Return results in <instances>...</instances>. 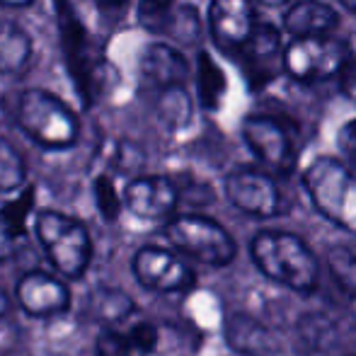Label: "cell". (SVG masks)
<instances>
[{
    "mask_svg": "<svg viewBox=\"0 0 356 356\" xmlns=\"http://www.w3.org/2000/svg\"><path fill=\"white\" fill-rule=\"evenodd\" d=\"M58 24V44H61L63 66L71 80L75 95L85 109H92L102 97L112 92L117 83V68L99 51L92 32L78 15L73 0H51Z\"/></svg>",
    "mask_w": 356,
    "mask_h": 356,
    "instance_id": "1",
    "label": "cell"
},
{
    "mask_svg": "<svg viewBox=\"0 0 356 356\" xmlns=\"http://www.w3.org/2000/svg\"><path fill=\"white\" fill-rule=\"evenodd\" d=\"M257 272L293 293H313L320 286V259L303 238L289 230H259L250 243Z\"/></svg>",
    "mask_w": 356,
    "mask_h": 356,
    "instance_id": "2",
    "label": "cell"
},
{
    "mask_svg": "<svg viewBox=\"0 0 356 356\" xmlns=\"http://www.w3.org/2000/svg\"><path fill=\"white\" fill-rule=\"evenodd\" d=\"M15 127L44 150H68L80 141V114L47 88H22L13 99Z\"/></svg>",
    "mask_w": 356,
    "mask_h": 356,
    "instance_id": "3",
    "label": "cell"
},
{
    "mask_svg": "<svg viewBox=\"0 0 356 356\" xmlns=\"http://www.w3.org/2000/svg\"><path fill=\"white\" fill-rule=\"evenodd\" d=\"M34 233L61 277L73 282L85 277L92 262V240L85 223L54 209H44L34 218Z\"/></svg>",
    "mask_w": 356,
    "mask_h": 356,
    "instance_id": "4",
    "label": "cell"
},
{
    "mask_svg": "<svg viewBox=\"0 0 356 356\" xmlns=\"http://www.w3.org/2000/svg\"><path fill=\"white\" fill-rule=\"evenodd\" d=\"M243 141L269 175H289L300 158V129L279 112H254L243 119Z\"/></svg>",
    "mask_w": 356,
    "mask_h": 356,
    "instance_id": "5",
    "label": "cell"
},
{
    "mask_svg": "<svg viewBox=\"0 0 356 356\" xmlns=\"http://www.w3.org/2000/svg\"><path fill=\"white\" fill-rule=\"evenodd\" d=\"M165 238L177 254H187L209 267H228L238 257L233 235L204 213H175L165 223Z\"/></svg>",
    "mask_w": 356,
    "mask_h": 356,
    "instance_id": "6",
    "label": "cell"
},
{
    "mask_svg": "<svg viewBox=\"0 0 356 356\" xmlns=\"http://www.w3.org/2000/svg\"><path fill=\"white\" fill-rule=\"evenodd\" d=\"M349 58H352L349 44L334 34L291 39L284 47V71L296 83H320L342 73Z\"/></svg>",
    "mask_w": 356,
    "mask_h": 356,
    "instance_id": "7",
    "label": "cell"
},
{
    "mask_svg": "<svg viewBox=\"0 0 356 356\" xmlns=\"http://www.w3.org/2000/svg\"><path fill=\"white\" fill-rule=\"evenodd\" d=\"M303 187L318 213L332 223L347 225V207L356 187V177L344 160L330 155L315 158L303 172Z\"/></svg>",
    "mask_w": 356,
    "mask_h": 356,
    "instance_id": "8",
    "label": "cell"
},
{
    "mask_svg": "<svg viewBox=\"0 0 356 356\" xmlns=\"http://www.w3.org/2000/svg\"><path fill=\"white\" fill-rule=\"evenodd\" d=\"M225 199L252 218H277L289 211V202L274 175L257 168H235L223 179Z\"/></svg>",
    "mask_w": 356,
    "mask_h": 356,
    "instance_id": "9",
    "label": "cell"
},
{
    "mask_svg": "<svg viewBox=\"0 0 356 356\" xmlns=\"http://www.w3.org/2000/svg\"><path fill=\"white\" fill-rule=\"evenodd\" d=\"M136 282L155 293H187L197 286V272L175 250L145 245L131 259Z\"/></svg>",
    "mask_w": 356,
    "mask_h": 356,
    "instance_id": "10",
    "label": "cell"
},
{
    "mask_svg": "<svg viewBox=\"0 0 356 356\" xmlns=\"http://www.w3.org/2000/svg\"><path fill=\"white\" fill-rule=\"evenodd\" d=\"M245 80L252 90H262L284 73V39L274 24L257 22L250 39L235 54Z\"/></svg>",
    "mask_w": 356,
    "mask_h": 356,
    "instance_id": "11",
    "label": "cell"
},
{
    "mask_svg": "<svg viewBox=\"0 0 356 356\" xmlns=\"http://www.w3.org/2000/svg\"><path fill=\"white\" fill-rule=\"evenodd\" d=\"M122 204L141 220H170L179 207L177 184L168 175H141L124 187Z\"/></svg>",
    "mask_w": 356,
    "mask_h": 356,
    "instance_id": "12",
    "label": "cell"
},
{
    "mask_svg": "<svg viewBox=\"0 0 356 356\" xmlns=\"http://www.w3.org/2000/svg\"><path fill=\"white\" fill-rule=\"evenodd\" d=\"M254 24V8L250 0H211L207 13V27L213 44L223 54H235L250 39Z\"/></svg>",
    "mask_w": 356,
    "mask_h": 356,
    "instance_id": "13",
    "label": "cell"
},
{
    "mask_svg": "<svg viewBox=\"0 0 356 356\" xmlns=\"http://www.w3.org/2000/svg\"><path fill=\"white\" fill-rule=\"evenodd\" d=\"M15 296H17L19 308L29 318L37 320L56 318V315H63L71 310V291H68L66 282L42 272V269L24 274L17 282Z\"/></svg>",
    "mask_w": 356,
    "mask_h": 356,
    "instance_id": "14",
    "label": "cell"
},
{
    "mask_svg": "<svg viewBox=\"0 0 356 356\" xmlns=\"http://www.w3.org/2000/svg\"><path fill=\"white\" fill-rule=\"evenodd\" d=\"M172 85H189V61L182 49L168 42H153L143 49L138 58V90L172 88Z\"/></svg>",
    "mask_w": 356,
    "mask_h": 356,
    "instance_id": "15",
    "label": "cell"
},
{
    "mask_svg": "<svg viewBox=\"0 0 356 356\" xmlns=\"http://www.w3.org/2000/svg\"><path fill=\"white\" fill-rule=\"evenodd\" d=\"M225 342L238 356H279L282 344L264 323L248 313H233L223 323Z\"/></svg>",
    "mask_w": 356,
    "mask_h": 356,
    "instance_id": "16",
    "label": "cell"
},
{
    "mask_svg": "<svg viewBox=\"0 0 356 356\" xmlns=\"http://www.w3.org/2000/svg\"><path fill=\"white\" fill-rule=\"evenodd\" d=\"M337 27V10L325 0H298L284 13V32L291 39L330 37Z\"/></svg>",
    "mask_w": 356,
    "mask_h": 356,
    "instance_id": "17",
    "label": "cell"
},
{
    "mask_svg": "<svg viewBox=\"0 0 356 356\" xmlns=\"http://www.w3.org/2000/svg\"><path fill=\"white\" fill-rule=\"evenodd\" d=\"M37 49L24 24L0 17V78H22L32 68Z\"/></svg>",
    "mask_w": 356,
    "mask_h": 356,
    "instance_id": "18",
    "label": "cell"
},
{
    "mask_svg": "<svg viewBox=\"0 0 356 356\" xmlns=\"http://www.w3.org/2000/svg\"><path fill=\"white\" fill-rule=\"evenodd\" d=\"M150 102L153 112L158 114V122L168 131H182L192 124L194 117V97L189 92V85H172V88L143 92Z\"/></svg>",
    "mask_w": 356,
    "mask_h": 356,
    "instance_id": "19",
    "label": "cell"
},
{
    "mask_svg": "<svg viewBox=\"0 0 356 356\" xmlns=\"http://www.w3.org/2000/svg\"><path fill=\"white\" fill-rule=\"evenodd\" d=\"M194 88H197V102L204 112H216L223 102V95L228 90L223 68L216 63L209 51L197 54V68H194Z\"/></svg>",
    "mask_w": 356,
    "mask_h": 356,
    "instance_id": "20",
    "label": "cell"
},
{
    "mask_svg": "<svg viewBox=\"0 0 356 356\" xmlns=\"http://www.w3.org/2000/svg\"><path fill=\"white\" fill-rule=\"evenodd\" d=\"M163 37H168V44H177L179 47H197L202 42V34H204V22H202V15L194 5L189 3H179L175 8V13L170 15L168 24H165Z\"/></svg>",
    "mask_w": 356,
    "mask_h": 356,
    "instance_id": "21",
    "label": "cell"
},
{
    "mask_svg": "<svg viewBox=\"0 0 356 356\" xmlns=\"http://www.w3.org/2000/svg\"><path fill=\"white\" fill-rule=\"evenodd\" d=\"M27 184V163L22 150L0 134V194L19 192Z\"/></svg>",
    "mask_w": 356,
    "mask_h": 356,
    "instance_id": "22",
    "label": "cell"
},
{
    "mask_svg": "<svg viewBox=\"0 0 356 356\" xmlns=\"http://www.w3.org/2000/svg\"><path fill=\"white\" fill-rule=\"evenodd\" d=\"M327 269L332 274L334 284L349 296L356 298V248H330L327 252Z\"/></svg>",
    "mask_w": 356,
    "mask_h": 356,
    "instance_id": "23",
    "label": "cell"
},
{
    "mask_svg": "<svg viewBox=\"0 0 356 356\" xmlns=\"http://www.w3.org/2000/svg\"><path fill=\"white\" fill-rule=\"evenodd\" d=\"M32 209H34V187L32 184H24V187L19 189V197L0 209V220H3L13 233L27 238V218H29V213H32Z\"/></svg>",
    "mask_w": 356,
    "mask_h": 356,
    "instance_id": "24",
    "label": "cell"
},
{
    "mask_svg": "<svg viewBox=\"0 0 356 356\" xmlns=\"http://www.w3.org/2000/svg\"><path fill=\"white\" fill-rule=\"evenodd\" d=\"M177 5H179V0H138L136 19L143 29H148V32H153V34H160Z\"/></svg>",
    "mask_w": 356,
    "mask_h": 356,
    "instance_id": "25",
    "label": "cell"
},
{
    "mask_svg": "<svg viewBox=\"0 0 356 356\" xmlns=\"http://www.w3.org/2000/svg\"><path fill=\"white\" fill-rule=\"evenodd\" d=\"M95 204H97L99 213L104 216V220H117L119 213H122L124 204H122V197H119V189L117 184L112 182V177L107 175H99L95 179Z\"/></svg>",
    "mask_w": 356,
    "mask_h": 356,
    "instance_id": "26",
    "label": "cell"
},
{
    "mask_svg": "<svg viewBox=\"0 0 356 356\" xmlns=\"http://www.w3.org/2000/svg\"><path fill=\"white\" fill-rule=\"evenodd\" d=\"M95 303H97L99 318L109 320V323L124 320L134 313V300L127 293H122V291H97Z\"/></svg>",
    "mask_w": 356,
    "mask_h": 356,
    "instance_id": "27",
    "label": "cell"
},
{
    "mask_svg": "<svg viewBox=\"0 0 356 356\" xmlns=\"http://www.w3.org/2000/svg\"><path fill=\"white\" fill-rule=\"evenodd\" d=\"M129 337V344H131L134 352L138 354H150L155 347H158V327H155L153 323H148V320H141V323H136L131 330L127 332Z\"/></svg>",
    "mask_w": 356,
    "mask_h": 356,
    "instance_id": "28",
    "label": "cell"
},
{
    "mask_svg": "<svg viewBox=\"0 0 356 356\" xmlns=\"http://www.w3.org/2000/svg\"><path fill=\"white\" fill-rule=\"evenodd\" d=\"M134 349L129 344V337L117 330H107L95 342V356H131Z\"/></svg>",
    "mask_w": 356,
    "mask_h": 356,
    "instance_id": "29",
    "label": "cell"
},
{
    "mask_svg": "<svg viewBox=\"0 0 356 356\" xmlns=\"http://www.w3.org/2000/svg\"><path fill=\"white\" fill-rule=\"evenodd\" d=\"M337 143H339V150H342V158L347 160V165L356 170V119L344 124L337 136Z\"/></svg>",
    "mask_w": 356,
    "mask_h": 356,
    "instance_id": "30",
    "label": "cell"
},
{
    "mask_svg": "<svg viewBox=\"0 0 356 356\" xmlns=\"http://www.w3.org/2000/svg\"><path fill=\"white\" fill-rule=\"evenodd\" d=\"M97 15H102V19L107 22H117L124 17V10H127L129 0H92Z\"/></svg>",
    "mask_w": 356,
    "mask_h": 356,
    "instance_id": "31",
    "label": "cell"
},
{
    "mask_svg": "<svg viewBox=\"0 0 356 356\" xmlns=\"http://www.w3.org/2000/svg\"><path fill=\"white\" fill-rule=\"evenodd\" d=\"M22 243H24L22 235L13 233V230L0 220V259H10L15 252H17V248Z\"/></svg>",
    "mask_w": 356,
    "mask_h": 356,
    "instance_id": "32",
    "label": "cell"
},
{
    "mask_svg": "<svg viewBox=\"0 0 356 356\" xmlns=\"http://www.w3.org/2000/svg\"><path fill=\"white\" fill-rule=\"evenodd\" d=\"M339 75H342V88L347 90V95L356 102V58L354 56L349 58V63L344 66V71Z\"/></svg>",
    "mask_w": 356,
    "mask_h": 356,
    "instance_id": "33",
    "label": "cell"
},
{
    "mask_svg": "<svg viewBox=\"0 0 356 356\" xmlns=\"http://www.w3.org/2000/svg\"><path fill=\"white\" fill-rule=\"evenodd\" d=\"M34 3H37V0H0V8H5V10H27V8H32Z\"/></svg>",
    "mask_w": 356,
    "mask_h": 356,
    "instance_id": "34",
    "label": "cell"
},
{
    "mask_svg": "<svg viewBox=\"0 0 356 356\" xmlns=\"http://www.w3.org/2000/svg\"><path fill=\"white\" fill-rule=\"evenodd\" d=\"M8 310H10V300H8V296H5V291H0V318L8 315Z\"/></svg>",
    "mask_w": 356,
    "mask_h": 356,
    "instance_id": "35",
    "label": "cell"
},
{
    "mask_svg": "<svg viewBox=\"0 0 356 356\" xmlns=\"http://www.w3.org/2000/svg\"><path fill=\"white\" fill-rule=\"evenodd\" d=\"M334 3H339L344 10H349V13L356 15V0H334Z\"/></svg>",
    "mask_w": 356,
    "mask_h": 356,
    "instance_id": "36",
    "label": "cell"
},
{
    "mask_svg": "<svg viewBox=\"0 0 356 356\" xmlns=\"http://www.w3.org/2000/svg\"><path fill=\"white\" fill-rule=\"evenodd\" d=\"M262 5H267V8H282V5H286L289 0H259Z\"/></svg>",
    "mask_w": 356,
    "mask_h": 356,
    "instance_id": "37",
    "label": "cell"
}]
</instances>
